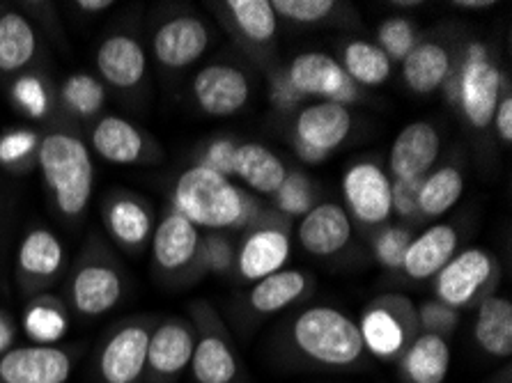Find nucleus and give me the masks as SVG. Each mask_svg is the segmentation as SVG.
<instances>
[{"label": "nucleus", "instance_id": "obj_36", "mask_svg": "<svg viewBox=\"0 0 512 383\" xmlns=\"http://www.w3.org/2000/svg\"><path fill=\"white\" fill-rule=\"evenodd\" d=\"M60 104L65 113L74 120L90 122L102 117L106 106V88L97 76L92 74H72L60 85Z\"/></svg>", "mask_w": 512, "mask_h": 383}, {"label": "nucleus", "instance_id": "obj_42", "mask_svg": "<svg viewBox=\"0 0 512 383\" xmlns=\"http://www.w3.org/2000/svg\"><path fill=\"white\" fill-rule=\"evenodd\" d=\"M411 239H414V234L405 225H389V228H384L375 237V244H372L375 246L377 262L386 269H400L402 257H405Z\"/></svg>", "mask_w": 512, "mask_h": 383}, {"label": "nucleus", "instance_id": "obj_50", "mask_svg": "<svg viewBox=\"0 0 512 383\" xmlns=\"http://www.w3.org/2000/svg\"><path fill=\"white\" fill-rule=\"evenodd\" d=\"M76 12L81 14H102L106 10H111L115 7L113 0H79V3H74Z\"/></svg>", "mask_w": 512, "mask_h": 383}, {"label": "nucleus", "instance_id": "obj_41", "mask_svg": "<svg viewBox=\"0 0 512 383\" xmlns=\"http://www.w3.org/2000/svg\"><path fill=\"white\" fill-rule=\"evenodd\" d=\"M271 7H274L276 17L315 26V23L327 21L338 5L333 0H274Z\"/></svg>", "mask_w": 512, "mask_h": 383}, {"label": "nucleus", "instance_id": "obj_14", "mask_svg": "<svg viewBox=\"0 0 512 383\" xmlns=\"http://www.w3.org/2000/svg\"><path fill=\"white\" fill-rule=\"evenodd\" d=\"M352 124L347 106L331 101L306 106L294 122V150L306 163H320L345 143Z\"/></svg>", "mask_w": 512, "mask_h": 383}, {"label": "nucleus", "instance_id": "obj_27", "mask_svg": "<svg viewBox=\"0 0 512 383\" xmlns=\"http://www.w3.org/2000/svg\"><path fill=\"white\" fill-rule=\"evenodd\" d=\"M40 53V35L21 12H0V74H26Z\"/></svg>", "mask_w": 512, "mask_h": 383}, {"label": "nucleus", "instance_id": "obj_51", "mask_svg": "<svg viewBox=\"0 0 512 383\" xmlns=\"http://www.w3.org/2000/svg\"><path fill=\"white\" fill-rule=\"evenodd\" d=\"M455 7H460V10H490V7L496 5V0H457L453 3Z\"/></svg>", "mask_w": 512, "mask_h": 383}, {"label": "nucleus", "instance_id": "obj_12", "mask_svg": "<svg viewBox=\"0 0 512 383\" xmlns=\"http://www.w3.org/2000/svg\"><path fill=\"white\" fill-rule=\"evenodd\" d=\"M88 143L97 156L115 166H150L161 150L147 131L120 115H102L90 124Z\"/></svg>", "mask_w": 512, "mask_h": 383}, {"label": "nucleus", "instance_id": "obj_48", "mask_svg": "<svg viewBox=\"0 0 512 383\" xmlns=\"http://www.w3.org/2000/svg\"><path fill=\"white\" fill-rule=\"evenodd\" d=\"M271 99H274V104L281 106L283 111H290V108H294L301 101V97L290 88V83H287L285 74L281 78L276 76L274 81H271Z\"/></svg>", "mask_w": 512, "mask_h": 383}, {"label": "nucleus", "instance_id": "obj_35", "mask_svg": "<svg viewBox=\"0 0 512 383\" xmlns=\"http://www.w3.org/2000/svg\"><path fill=\"white\" fill-rule=\"evenodd\" d=\"M464 177L455 166H441L423 177L418 191V214L425 218L444 216L462 198Z\"/></svg>", "mask_w": 512, "mask_h": 383}, {"label": "nucleus", "instance_id": "obj_5", "mask_svg": "<svg viewBox=\"0 0 512 383\" xmlns=\"http://www.w3.org/2000/svg\"><path fill=\"white\" fill-rule=\"evenodd\" d=\"M501 72L490 60L485 44L473 42L460 67L451 69L444 88L448 99L462 108L473 129L483 131L492 124L496 106L501 101Z\"/></svg>", "mask_w": 512, "mask_h": 383}, {"label": "nucleus", "instance_id": "obj_29", "mask_svg": "<svg viewBox=\"0 0 512 383\" xmlns=\"http://www.w3.org/2000/svg\"><path fill=\"white\" fill-rule=\"evenodd\" d=\"M473 340L485 356L508 361L512 356V303L506 296L483 299L473 324Z\"/></svg>", "mask_w": 512, "mask_h": 383}, {"label": "nucleus", "instance_id": "obj_13", "mask_svg": "<svg viewBox=\"0 0 512 383\" xmlns=\"http://www.w3.org/2000/svg\"><path fill=\"white\" fill-rule=\"evenodd\" d=\"M67 264L65 246L56 232L49 228H33L26 232L17 250V262H14V278H17L19 292L26 299L37 294H46L58 283Z\"/></svg>", "mask_w": 512, "mask_h": 383}, {"label": "nucleus", "instance_id": "obj_6", "mask_svg": "<svg viewBox=\"0 0 512 383\" xmlns=\"http://www.w3.org/2000/svg\"><path fill=\"white\" fill-rule=\"evenodd\" d=\"M189 319L196 328L191 379L196 383H246L244 363L219 312L209 303H193Z\"/></svg>", "mask_w": 512, "mask_h": 383}, {"label": "nucleus", "instance_id": "obj_28", "mask_svg": "<svg viewBox=\"0 0 512 383\" xmlns=\"http://www.w3.org/2000/svg\"><path fill=\"white\" fill-rule=\"evenodd\" d=\"M310 292V278L304 271L281 269L258 280L248 292V310L255 317L278 315L294 303H299Z\"/></svg>", "mask_w": 512, "mask_h": 383}, {"label": "nucleus", "instance_id": "obj_8", "mask_svg": "<svg viewBox=\"0 0 512 383\" xmlns=\"http://www.w3.org/2000/svg\"><path fill=\"white\" fill-rule=\"evenodd\" d=\"M157 319L134 317L118 324L99 342L92 374L97 383H143L147 342Z\"/></svg>", "mask_w": 512, "mask_h": 383}, {"label": "nucleus", "instance_id": "obj_46", "mask_svg": "<svg viewBox=\"0 0 512 383\" xmlns=\"http://www.w3.org/2000/svg\"><path fill=\"white\" fill-rule=\"evenodd\" d=\"M423 179H391L393 211L402 218L418 216V191Z\"/></svg>", "mask_w": 512, "mask_h": 383}, {"label": "nucleus", "instance_id": "obj_22", "mask_svg": "<svg viewBox=\"0 0 512 383\" xmlns=\"http://www.w3.org/2000/svg\"><path fill=\"white\" fill-rule=\"evenodd\" d=\"M193 99L209 117H232L246 108L251 83L242 69L216 62L200 69L193 78Z\"/></svg>", "mask_w": 512, "mask_h": 383}, {"label": "nucleus", "instance_id": "obj_15", "mask_svg": "<svg viewBox=\"0 0 512 383\" xmlns=\"http://www.w3.org/2000/svg\"><path fill=\"white\" fill-rule=\"evenodd\" d=\"M285 78L301 99L320 97L331 104L347 106L349 101L359 97V88L349 81L340 62L320 51H308L294 58L287 67Z\"/></svg>", "mask_w": 512, "mask_h": 383}, {"label": "nucleus", "instance_id": "obj_1", "mask_svg": "<svg viewBox=\"0 0 512 383\" xmlns=\"http://www.w3.org/2000/svg\"><path fill=\"white\" fill-rule=\"evenodd\" d=\"M287 361L324 372L356 370L368 361L359 326L331 306H310L290 319L283 333Z\"/></svg>", "mask_w": 512, "mask_h": 383}, {"label": "nucleus", "instance_id": "obj_16", "mask_svg": "<svg viewBox=\"0 0 512 383\" xmlns=\"http://www.w3.org/2000/svg\"><path fill=\"white\" fill-rule=\"evenodd\" d=\"M99 81L120 95H134L147 76V53L141 39L129 30H113L97 49Z\"/></svg>", "mask_w": 512, "mask_h": 383}, {"label": "nucleus", "instance_id": "obj_26", "mask_svg": "<svg viewBox=\"0 0 512 383\" xmlns=\"http://www.w3.org/2000/svg\"><path fill=\"white\" fill-rule=\"evenodd\" d=\"M405 383H444L451 370V345L434 333H418L405 354L398 358Z\"/></svg>", "mask_w": 512, "mask_h": 383}, {"label": "nucleus", "instance_id": "obj_20", "mask_svg": "<svg viewBox=\"0 0 512 383\" xmlns=\"http://www.w3.org/2000/svg\"><path fill=\"white\" fill-rule=\"evenodd\" d=\"M290 230L285 221H265L258 223L246 234L242 246L235 253V267L239 278L246 283L258 280L281 271L290 260Z\"/></svg>", "mask_w": 512, "mask_h": 383}, {"label": "nucleus", "instance_id": "obj_40", "mask_svg": "<svg viewBox=\"0 0 512 383\" xmlns=\"http://www.w3.org/2000/svg\"><path fill=\"white\" fill-rule=\"evenodd\" d=\"M276 207L287 216H306L310 209L315 207V191L313 184L306 175L297 173V170H287V177L281 189L274 195Z\"/></svg>", "mask_w": 512, "mask_h": 383}, {"label": "nucleus", "instance_id": "obj_4", "mask_svg": "<svg viewBox=\"0 0 512 383\" xmlns=\"http://www.w3.org/2000/svg\"><path fill=\"white\" fill-rule=\"evenodd\" d=\"M124 273L102 239L92 237L83 248L67 283V303L83 319L104 317L120 306Z\"/></svg>", "mask_w": 512, "mask_h": 383}, {"label": "nucleus", "instance_id": "obj_10", "mask_svg": "<svg viewBox=\"0 0 512 383\" xmlns=\"http://www.w3.org/2000/svg\"><path fill=\"white\" fill-rule=\"evenodd\" d=\"M499 267L494 257L483 248H467L453 255V260L441 269L434 280L437 301L460 312L492 294L499 280Z\"/></svg>", "mask_w": 512, "mask_h": 383}, {"label": "nucleus", "instance_id": "obj_38", "mask_svg": "<svg viewBox=\"0 0 512 383\" xmlns=\"http://www.w3.org/2000/svg\"><path fill=\"white\" fill-rule=\"evenodd\" d=\"M40 138L33 129H12L0 136V168L12 175H28L37 166Z\"/></svg>", "mask_w": 512, "mask_h": 383}, {"label": "nucleus", "instance_id": "obj_25", "mask_svg": "<svg viewBox=\"0 0 512 383\" xmlns=\"http://www.w3.org/2000/svg\"><path fill=\"white\" fill-rule=\"evenodd\" d=\"M457 244H460V237H457L453 225H432V228L411 239L407 253L402 257L400 271L411 280L434 278L453 260Z\"/></svg>", "mask_w": 512, "mask_h": 383}, {"label": "nucleus", "instance_id": "obj_37", "mask_svg": "<svg viewBox=\"0 0 512 383\" xmlns=\"http://www.w3.org/2000/svg\"><path fill=\"white\" fill-rule=\"evenodd\" d=\"M12 104L17 106V111L23 113L30 120H44L49 117L53 108V90L49 78H44L37 72H26L14 78L10 88Z\"/></svg>", "mask_w": 512, "mask_h": 383}, {"label": "nucleus", "instance_id": "obj_43", "mask_svg": "<svg viewBox=\"0 0 512 383\" xmlns=\"http://www.w3.org/2000/svg\"><path fill=\"white\" fill-rule=\"evenodd\" d=\"M416 315L418 328H421L423 333H434L441 335V338H448V335L457 328V322H460L457 310L448 308L439 301H425L423 306H416Z\"/></svg>", "mask_w": 512, "mask_h": 383}, {"label": "nucleus", "instance_id": "obj_18", "mask_svg": "<svg viewBox=\"0 0 512 383\" xmlns=\"http://www.w3.org/2000/svg\"><path fill=\"white\" fill-rule=\"evenodd\" d=\"M209 28L193 14H175L154 28L152 56L161 69L182 72L205 56L209 49Z\"/></svg>", "mask_w": 512, "mask_h": 383}, {"label": "nucleus", "instance_id": "obj_3", "mask_svg": "<svg viewBox=\"0 0 512 383\" xmlns=\"http://www.w3.org/2000/svg\"><path fill=\"white\" fill-rule=\"evenodd\" d=\"M37 166L58 214L65 221H81L95 189V163L88 143L67 124H53L40 138Z\"/></svg>", "mask_w": 512, "mask_h": 383}, {"label": "nucleus", "instance_id": "obj_44", "mask_svg": "<svg viewBox=\"0 0 512 383\" xmlns=\"http://www.w3.org/2000/svg\"><path fill=\"white\" fill-rule=\"evenodd\" d=\"M200 260H203V269L214 273H228L235 267V248H232V241L223 237L221 232H209L203 244H200Z\"/></svg>", "mask_w": 512, "mask_h": 383}, {"label": "nucleus", "instance_id": "obj_9", "mask_svg": "<svg viewBox=\"0 0 512 383\" xmlns=\"http://www.w3.org/2000/svg\"><path fill=\"white\" fill-rule=\"evenodd\" d=\"M200 232L182 214L168 209L164 218L154 225L150 246L154 271L168 283H189L203 269L200 260Z\"/></svg>", "mask_w": 512, "mask_h": 383}, {"label": "nucleus", "instance_id": "obj_23", "mask_svg": "<svg viewBox=\"0 0 512 383\" xmlns=\"http://www.w3.org/2000/svg\"><path fill=\"white\" fill-rule=\"evenodd\" d=\"M441 150L439 131L430 122H411L393 140L389 166L393 179H423Z\"/></svg>", "mask_w": 512, "mask_h": 383}, {"label": "nucleus", "instance_id": "obj_47", "mask_svg": "<svg viewBox=\"0 0 512 383\" xmlns=\"http://www.w3.org/2000/svg\"><path fill=\"white\" fill-rule=\"evenodd\" d=\"M492 124L503 143L510 145L512 143V97L510 95L501 97L499 106H496V113L492 117Z\"/></svg>", "mask_w": 512, "mask_h": 383}, {"label": "nucleus", "instance_id": "obj_30", "mask_svg": "<svg viewBox=\"0 0 512 383\" xmlns=\"http://www.w3.org/2000/svg\"><path fill=\"white\" fill-rule=\"evenodd\" d=\"M232 175L242 179L253 193L276 195L285 182L287 168L281 156L271 152L269 147L260 143H242L237 145Z\"/></svg>", "mask_w": 512, "mask_h": 383}, {"label": "nucleus", "instance_id": "obj_49", "mask_svg": "<svg viewBox=\"0 0 512 383\" xmlns=\"http://www.w3.org/2000/svg\"><path fill=\"white\" fill-rule=\"evenodd\" d=\"M12 342H14V324L5 312H0V354H5L7 349H12Z\"/></svg>", "mask_w": 512, "mask_h": 383}, {"label": "nucleus", "instance_id": "obj_32", "mask_svg": "<svg viewBox=\"0 0 512 383\" xmlns=\"http://www.w3.org/2000/svg\"><path fill=\"white\" fill-rule=\"evenodd\" d=\"M232 26L255 46H267L278 33V17L269 0H228L223 3Z\"/></svg>", "mask_w": 512, "mask_h": 383}, {"label": "nucleus", "instance_id": "obj_19", "mask_svg": "<svg viewBox=\"0 0 512 383\" xmlns=\"http://www.w3.org/2000/svg\"><path fill=\"white\" fill-rule=\"evenodd\" d=\"M74 351L56 345L12 347L0 354V383H67Z\"/></svg>", "mask_w": 512, "mask_h": 383}, {"label": "nucleus", "instance_id": "obj_2", "mask_svg": "<svg viewBox=\"0 0 512 383\" xmlns=\"http://www.w3.org/2000/svg\"><path fill=\"white\" fill-rule=\"evenodd\" d=\"M170 202L173 211L209 232L242 230L260 221V205L253 195L198 163L177 177Z\"/></svg>", "mask_w": 512, "mask_h": 383}, {"label": "nucleus", "instance_id": "obj_11", "mask_svg": "<svg viewBox=\"0 0 512 383\" xmlns=\"http://www.w3.org/2000/svg\"><path fill=\"white\" fill-rule=\"evenodd\" d=\"M196 328L189 317H164L152 328L147 342L143 383H177L189 372Z\"/></svg>", "mask_w": 512, "mask_h": 383}, {"label": "nucleus", "instance_id": "obj_24", "mask_svg": "<svg viewBox=\"0 0 512 383\" xmlns=\"http://www.w3.org/2000/svg\"><path fill=\"white\" fill-rule=\"evenodd\" d=\"M299 244L310 255L331 257L352 239V221L347 211L333 202L315 205L299 223Z\"/></svg>", "mask_w": 512, "mask_h": 383}, {"label": "nucleus", "instance_id": "obj_17", "mask_svg": "<svg viewBox=\"0 0 512 383\" xmlns=\"http://www.w3.org/2000/svg\"><path fill=\"white\" fill-rule=\"evenodd\" d=\"M102 223L108 239L127 253L138 255L150 244L154 232V209L143 195L113 189L102 202Z\"/></svg>", "mask_w": 512, "mask_h": 383}, {"label": "nucleus", "instance_id": "obj_34", "mask_svg": "<svg viewBox=\"0 0 512 383\" xmlns=\"http://www.w3.org/2000/svg\"><path fill=\"white\" fill-rule=\"evenodd\" d=\"M69 319L60 299L51 294H37L23 310V331L37 345H53L67 333Z\"/></svg>", "mask_w": 512, "mask_h": 383}, {"label": "nucleus", "instance_id": "obj_7", "mask_svg": "<svg viewBox=\"0 0 512 383\" xmlns=\"http://www.w3.org/2000/svg\"><path fill=\"white\" fill-rule=\"evenodd\" d=\"M356 326L368 356L382 363H398L411 340L421 333L414 301L402 294H384L372 299Z\"/></svg>", "mask_w": 512, "mask_h": 383}, {"label": "nucleus", "instance_id": "obj_33", "mask_svg": "<svg viewBox=\"0 0 512 383\" xmlns=\"http://www.w3.org/2000/svg\"><path fill=\"white\" fill-rule=\"evenodd\" d=\"M340 67L345 69L356 88L366 85V88H377L391 78V60L377 44H370L366 39H354L343 49V62Z\"/></svg>", "mask_w": 512, "mask_h": 383}, {"label": "nucleus", "instance_id": "obj_31", "mask_svg": "<svg viewBox=\"0 0 512 383\" xmlns=\"http://www.w3.org/2000/svg\"><path fill=\"white\" fill-rule=\"evenodd\" d=\"M453 69V56L439 42H418L402 60V81L416 95H432L446 83Z\"/></svg>", "mask_w": 512, "mask_h": 383}, {"label": "nucleus", "instance_id": "obj_21", "mask_svg": "<svg viewBox=\"0 0 512 383\" xmlns=\"http://www.w3.org/2000/svg\"><path fill=\"white\" fill-rule=\"evenodd\" d=\"M343 195L352 216L363 225H384L393 214L391 177L377 163H354L343 177Z\"/></svg>", "mask_w": 512, "mask_h": 383}, {"label": "nucleus", "instance_id": "obj_39", "mask_svg": "<svg viewBox=\"0 0 512 383\" xmlns=\"http://www.w3.org/2000/svg\"><path fill=\"white\" fill-rule=\"evenodd\" d=\"M377 46L386 53V58L393 60H405L411 49L418 44L416 26L405 17H393L386 19L377 30Z\"/></svg>", "mask_w": 512, "mask_h": 383}, {"label": "nucleus", "instance_id": "obj_45", "mask_svg": "<svg viewBox=\"0 0 512 383\" xmlns=\"http://www.w3.org/2000/svg\"><path fill=\"white\" fill-rule=\"evenodd\" d=\"M237 143L230 138H216L205 147L203 156L198 159V166H205L223 177H232V166H235Z\"/></svg>", "mask_w": 512, "mask_h": 383}]
</instances>
